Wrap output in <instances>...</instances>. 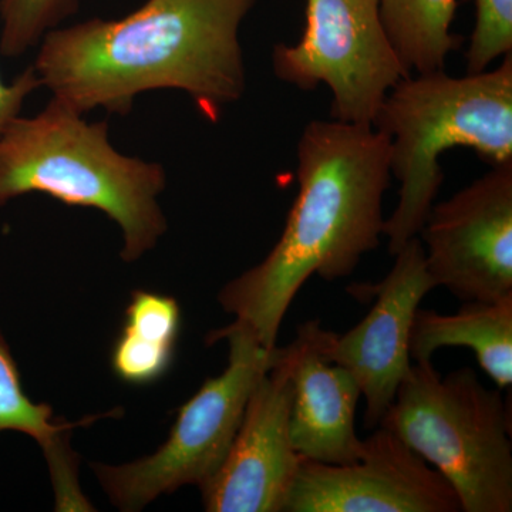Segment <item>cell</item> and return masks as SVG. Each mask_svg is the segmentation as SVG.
<instances>
[{"instance_id": "1", "label": "cell", "mask_w": 512, "mask_h": 512, "mask_svg": "<svg viewBox=\"0 0 512 512\" xmlns=\"http://www.w3.org/2000/svg\"><path fill=\"white\" fill-rule=\"evenodd\" d=\"M255 0H147L116 20L92 19L43 36L33 69L79 113L127 116L138 94L181 90L217 123L247 89L239 43Z\"/></svg>"}, {"instance_id": "2", "label": "cell", "mask_w": 512, "mask_h": 512, "mask_svg": "<svg viewBox=\"0 0 512 512\" xmlns=\"http://www.w3.org/2000/svg\"><path fill=\"white\" fill-rule=\"evenodd\" d=\"M296 178L298 195L275 247L218 293L221 308L268 349L312 275L348 278L379 247L392 180L389 137L373 126L312 120L299 138Z\"/></svg>"}, {"instance_id": "3", "label": "cell", "mask_w": 512, "mask_h": 512, "mask_svg": "<svg viewBox=\"0 0 512 512\" xmlns=\"http://www.w3.org/2000/svg\"><path fill=\"white\" fill-rule=\"evenodd\" d=\"M165 183L163 165L124 156L110 143L106 121L89 123L55 97L0 133V207L40 192L70 207L99 210L119 225L126 262L151 251L167 231L158 204Z\"/></svg>"}, {"instance_id": "4", "label": "cell", "mask_w": 512, "mask_h": 512, "mask_svg": "<svg viewBox=\"0 0 512 512\" xmlns=\"http://www.w3.org/2000/svg\"><path fill=\"white\" fill-rule=\"evenodd\" d=\"M373 127L389 137L390 170L400 184L383 228L394 256L419 237L443 185L446 151L467 147L491 167L512 163V53L490 72L404 77L384 97Z\"/></svg>"}, {"instance_id": "5", "label": "cell", "mask_w": 512, "mask_h": 512, "mask_svg": "<svg viewBox=\"0 0 512 512\" xmlns=\"http://www.w3.org/2000/svg\"><path fill=\"white\" fill-rule=\"evenodd\" d=\"M380 427L436 468L463 512L512 511L511 404L471 367L414 362Z\"/></svg>"}, {"instance_id": "6", "label": "cell", "mask_w": 512, "mask_h": 512, "mask_svg": "<svg viewBox=\"0 0 512 512\" xmlns=\"http://www.w3.org/2000/svg\"><path fill=\"white\" fill-rule=\"evenodd\" d=\"M220 340L228 343L227 369L205 380L178 409L163 446L130 463L90 466L117 510L141 511L161 495L187 485L201 488L220 470L256 384L274 366L279 353L278 346L264 348L251 330L235 320L207 336L210 345Z\"/></svg>"}, {"instance_id": "7", "label": "cell", "mask_w": 512, "mask_h": 512, "mask_svg": "<svg viewBox=\"0 0 512 512\" xmlns=\"http://www.w3.org/2000/svg\"><path fill=\"white\" fill-rule=\"evenodd\" d=\"M275 76L305 92L325 84L332 93L330 119L373 126L384 97L404 77L380 16L379 0H306L301 40L279 43Z\"/></svg>"}, {"instance_id": "8", "label": "cell", "mask_w": 512, "mask_h": 512, "mask_svg": "<svg viewBox=\"0 0 512 512\" xmlns=\"http://www.w3.org/2000/svg\"><path fill=\"white\" fill-rule=\"evenodd\" d=\"M427 271L461 302L512 296V163L495 165L446 201L419 234Z\"/></svg>"}, {"instance_id": "9", "label": "cell", "mask_w": 512, "mask_h": 512, "mask_svg": "<svg viewBox=\"0 0 512 512\" xmlns=\"http://www.w3.org/2000/svg\"><path fill=\"white\" fill-rule=\"evenodd\" d=\"M436 288L420 238L414 237L394 255L392 271L382 282L348 289L356 299H376L366 318L343 335L326 329L320 332L323 353L330 362L348 369L359 384L366 400V429L379 427L409 375L414 315L424 296Z\"/></svg>"}, {"instance_id": "10", "label": "cell", "mask_w": 512, "mask_h": 512, "mask_svg": "<svg viewBox=\"0 0 512 512\" xmlns=\"http://www.w3.org/2000/svg\"><path fill=\"white\" fill-rule=\"evenodd\" d=\"M454 488L384 427L343 466L302 458L284 512H458Z\"/></svg>"}, {"instance_id": "11", "label": "cell", "mask_w": 512, "mask_h": 512, "mask_svg": "<svg viewBox=\"0 0 512 512\" xmlns=\"http://www.w3.org/2000/svg\"><path fill=\"white\" fill-rule=\"evenodd\" d=\"M291 403L285 346L256 384L220 470L200 488L205 511L284 512L302 460L289 437Z\"/></svg>"}, {"instance_id": "12", "label": "cell", "mask_w": 512, "mask_h": 512, "mask_svg": "<svg viewBox=\"0 0 512 512\" xmlns=\"http://www.w3.org/2000/svg\"><path fill=\"white\" fill-rule=\"evenodd\" d=\"M319 320L303 323L286 346L292 379L289 437L293 450L315 463H353L362 454L356 410L362 392L345 367L320 348Z\"/></svg>"}, {"instance_id": "13", "label": "cell", "mask_w": 512, "mask_h": 512, "mask_svg": "<svg viewBox=\"0 0 512 512\" xmlns=\"http://www.w3.org/2000/svg\"><path fill=\"white\" fill-rule=\"evenodd\" d=\"M443 348H468L500 390L512 386V296L495 302H464L456 313L443 315L417 309L410 332L414 362L431 360Z\"/></svg>"}, {"instance_id": "14", "label": "cell", "mask_w": 512, "mask_h": 512, "mask_svg": "<svg viewBox=\"0 0 512 512\" xmlns=\"http://www.w3.org/2000/svg\"><path fill=\"white\" fill-rule=\"evenodd\" d=\"M380 16L400 62L412 74L444 70L463 39L451 32L457 0H379Z\"/></svg>"}, {"instance_id": "15", "label": "cell", "mask_w": 512, "mask_h": 512, "mask_svg": "<svg viewBox=\"0 0 512 512\" xmlns=\"http://www.w3.org/2000/svg\"><path fill=\"white\" fill-rule=\"evenodd\" d=\"M96 419L66 423L56 419L49 404L33 402L23 389L19 367L0 330V434H28L42 447L50 468L76 456L69 444L70 431Z\"/></svg>"}, {"instance_id": "16", "label": "cell", "mask_w": 512, "mask_h": 512, "mask_svg": "<svg viewBox=\"0 0 512 512\" xmlns=\"http://www.w3.org/2000/svg\"><path fill=\"white\" fill-rule=\"evenodd\" d=\"M77 5L79 0H0V53L23 55L72 15Z\"/></svg>"}, {"instance_id": "17", "label": "cell", "mask_w": 512, "mask_h": 512, "mask_svg": "<svg viewBox=\"0 0 512 512\" xmlns=\"http://www.w3.org/2000/svg\"><path fill=\"white\" fill-rule=\"evenodd\" d=\"M175 349L177 346L154 342L121 328L111 349V369L123 383L148 386L170 372Z\"/></svg>"}, {"instance_id": "18", "label": "cell", "mask_w": 512, "mask_h": 512, "mask_svg": "<svg viewBox=\"0 0 512 512\" xmlns=\"http://www.w3.org/2000/svg\"><path fill=\"white\" fill-rule=\"evenodd\" d=\"M476 26L468 46L467 73H481L512 53V0H474Z\"/></svg>"}, {"instance_id": "19", "label": "cell", "mask_w": 512, "mask_h": 512, "mask_svg": "<svg viewBox=\"0 0 512 512\" xmlns=\"http://www.w3.org/2000/svg\"><path fill=\"white\" fill-rule=\"evenodd\" d=\"M121 328L177 346L181 330L180 305L173 296L137 289L131 293Z\"/></svg>"}, {"instance_id": "20", "label": "cell", "mask_w": 512, "mask_h": 512, "mask_svg": "<svg viewBox=\"0 0 512 512\" xmlns=\"http://www.w3.org/2000/svg\"><path fill=\"white\" fill-rule=\"evenodd\" d=\"M40 86L42 83L33 66L20 73L12 83H6L0 76V133L10 121L20 116L23 103Z\"/></svg>"}]
</instances>
